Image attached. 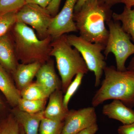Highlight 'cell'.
Wrapping results in <instances>:
<instances>
[{"instance_id": "6da1fadb", "label": "cell", "mask_w": 134, "mask_h": 134, "mask_svg": "<svg viewBox=\"0 0 134 134\" xmlns=\"http://www.w3.org/2000/svg\"><path fill=\"white\" fill-rule=\"evenodd\" d=\"M111 7L103 0H88L74 12V19L80 36L105 46L109 36L106 25L111 19Z\"/></svg>"}, {"instance_id": "7a4b0ae2", "label": "cell", "mask_w": 134, "mask_h": 134, "mask_svg": "<svg viewBox=\"0 0 134 134\" xmlns=\"http://www.w3.org/2000/svg\"><path fill=\"white\" fill-rule=\"evenodd\" d=\"M11 30L17 58L21 63L38 62L43 65L50 59L52 41L50 36L40 39L33 29L19 22Z\"/></svg>"}, {"instance_id": "3957f363", "label": "cell", "mask_w": 134, "mask_h": 134, "mask_svg": "<svg viewBox=\"0 0 134 134\" xmlns=\"http://www.w3.org/2000/svg\"><path fill=\"white\" fill-rule=\"evenodd\" d=\"M104 79L92 100L96 107L109 99L120 100L126 105H132L134 98V71L117 70L113 66L104 70Z\"/></svg>"}, {"instance_id": "277c9868", "label": "cell", "mask_w": 134, "mask_h": 134, "mask_svg": "<svg viewBox=\"0 0 134 134\" xmlns=\"http://www.w3.org/2000/svg\"><path fill=\"white\" fill-rule=\"evenodd\" d=\"M51 45L50 56L55 58L61 79L62 89L65 92L74 77L79 73L87 74L89 70L79 51L70 44L67 34L52 40Z\"/></svg>"}, {"instance_id": "5b68a950", "label": "cell", "mask_w": 134, "mask_h": 134, "mask_svg": "<svg viewBox=\"0 0 134 134\" xmlns=\"http://www.w3.org/2000/svg\"><path fill=\"white\" fill-rule=\"evenodd\" d=\"M109 31L107 43L104 51L106 58L110 53L115 56L116 69L126 70V63L130 55L134 54V44L121 27L119 21L111 19L107 23Z\"/></svg>"}, {"instance_id": "8992f818", "label": "cell", "mask_w": 134, "mask_h": 134, "mask_svg": "<svg viewBox=\"0 0 134 134\" xmlns=\"http://www.w3.org/2000/svg\"><path fill=\"white\" fill-rule=\"evenodd\" d=\"M67 39L70 44L79 51L89 70L94 73L95 86L98 87L100 85L104 70L107 66L102 53L105 46L99 43H91L81 36L73 34L67 35Z\"/></svg>"}, {"instance_id": "52a82bcc", "label": "cell", "mask_w": 134, "mask_h": 134, "mask_svg": "<svg viewBox=\"0 0 134 134\" xmlns=\"http://www.w3.org/2000/svg\"><path fill=\"white\" fill-rule=\"evenodd\" d=\"M53 17L46 8L36 4H26L16 13L17 22L31 26L41 40L48 36V27Z\"/></svg>"}, {"instance_id": "ba28073f", "label": "cell", "mask_w": 134, "mask_h": 134, "mask_svg": "<svg viewBox=\"0 0 134 134\" xmlns=\"http://www.w3.org/2000/svg\"><path fill=\"white\" fill-rule=\"evenodd\" d=\"M77 0H66L61 11L53 17L48 30L52 40L64 34L78 32L74 21L75 8Z\"/></svg>"}, {"instance_id": "9c48e42d", "label": "cell", "mask_w": 134, "mask_h": 134, "mask_svg": "<svg viewBox=\"0 0 134 134\" xmlns=\"http://www.w3.org/2000/svg\"><path fill=\"white\" fill-rule=\"evenodd\" d=\"M95 107H85L69 111L61 134H76L97 123Z\"/></svg>"}, {"instance_id": "30bf717a", "label": "cell", "mask_w": 134, "mask_h": 134, "mask_svg": "<svg viewBox=\"0 0 134 134\" xmlns=\"http://www.w3.org/2000/svg\"><path fill=\"white\" fill-rule=\"evenodd\" d=\"M36 83L41 88L47 98L53 92L62 88V82L56 74L54 63L48 60L41 65L36 74Z\"/></svg>"}, {"instance_id": "8fae6325", "label": "cell", "mask_w": 134, "mask_h": 134, "mask_svg": "<svg viewBox=\"0 0 134 134\" xmlns=\"http://www.w3.org/2000/svg\"><path fill=\"white\" fill-rule=\"evenodd\" d=\"M103 114L110 119L119 121L124 125L134 122V110L120 100L114 99L103 106Z\"/></svg>"}, {"instance_id": "7c38bea8", "label": "cell", "mask_w": 134, "mask_h": 134, "mask_svg": "<svg viewBox=\"0 0 134 134\" xmlns=\"http://www.w3.org/2000/svg\"><path fill=\"white\" fill-rule=\"evenodd\" d=\"M8 33L0 37V64L12 73L18 65L14 44Z\"/></svg>"}, {"instance_id": "4fadbf2b", "label": "cell", "mask_w": 134, "mask_h": 134, "mask_svg": "<svg viewBox=\"0 0 134 134\" xmlns=\"http://www.w3.org/2000/svg\"><path fill=\"white\" fill-rule=\"evenodd\" d=\"M13 114L25 134H38L41 120L44 117V110L34 114L21 111L18 107L12 110Z\"/></svg>"}, {"instance_id": "5bb4252c", "label": "cell", "mask_w": 134, "mask_h": 134, "mask_svg": "<svg viewBox=\"0 0 134 134\" xmlns=\"http://www.w3.org/2000/svg\"><path fill=\"white\" fill-rule=\"evenodd\" d=\"M62 91L58 90L49 96V102L44 110V117L58 121H64L69 110L63 105Z\"/></svg>"}, {"instance_id": "9a60e30c", "label": "cell", "mask_w": 134, "mask_h": 134, "mask_svg": "<svg viewBox=\"0 0 134 134\" xmlns=\"http://www.w3.org/2000/svg\"><path fill=\"white\" fill-rule=\"evenodd\" d=\"M41 64L38 62L28 64L18 63L12 73L18 89L21 91L32 83Z\"/></svg>"}, {"instance_id": "2e32d148", "label": "cell", "mask_w": 134, "mask_h": 134, "mask_svg": "<svg viewBox=\"0 0 134 134\" xmlns=\"http://www.w3.org/2000/svg\"><path fill=\"white\" fill-rule=\"evenodd\" d=\"M7 71L0 64V90L10 104L16 107L21 98L20 91L15 86Z\"/></svg>"}, {"instance_id": "e0dca14e", "label": "cell", "mask_w": 134, "mask_h": 134, "mask_svg": "<svg viewBox=\"0 0 134 134\" xmlns=\"http://www.w3.org/2000/svg\"><path fill=\"white\" fill-rule=\"evenodd\" d=\"M112 18L114 21L121 23L122 29L134 44V9L125 6L122 13H113Z\"/></svg>"}, {"instance_id": "ac0fdd59", "label": "cell", "mask_w": 134, "mask_h": 134, "mask_svg": "<svg viewBox=\"0 0 134 134\" xmlns=\"http://www.w3.org/2000/svg\"><path fill=\"white\" fill-rule=\"evenodd\" d=\"M63 125L64 121L44 117L40 125L39 134H61Z\"/></svg>"}, {"instance_id": "d6986e66", "label": "cell", "mask_w": 134, "mask_h": 134, "mask_svg": "<svg viewBox=\"0 0 134 134\" xmlns=\"http://www.w3.org/2000/svg\"><path fill=\"white\" fill-rule=\"evenodd\" d=\"M46 99L31 100L21 98L17 107L21 111L30 114H34L44 111Z\"/></svg>"}, {"instance_id": "ffe728a7", "label": "cell", "mask_w": 134, "mask_h": 134, "mask_svg": "<svg viewBox=\"0 0 134 134\" xmlns=\"http://www.w3.org/2000/svg\"><path fill=\"white\" fill-rule=\"evenodd\" d=\"M21 98L28 100L46 99L47 97L36 82L32 83L20 91Z\"/></svg>"}, {"instance_id": "44dd1931", "label": "cell", "mask_w": 134, "mask_h": 134, "mask_svg": "<svg viewBox=\"0 0 134 134\" xmlns=\"http://www.w3.org/2000/svg\"><path fill=\"white\" fill-rule=\"evenodd\" d=\"M17 12L0 14V37L7 34L17 22Z\"/></svg>"}, {"instance_id": "7402d4cb", "label": "cell", "mask_w": 134, "mask_h": 134, "mask_svg": "<svg viewBox=\"0 0 134 134\" xmlns=\"http://www.w3.org/2000/svg\"><path fill=\"white\" fill-rule=\"evenodd\" d=\"M84 75L82 73L77 74L65 92L66 93L63 97V103L65 108L67 110H69L68 104L70 100L81 85Z\"/></svg>"}, {"instance_id": "603a6c76", "label": "cell", "mask_w": 134, "mask_h": 134, "mask_svg": "<svg viewBox=\"0 0 134 134\" xmlns=\"http://www.w3.org/2000/svg\"><path fill=\"white\" fill-rule=\"evenodd\" d=\"M25 4V0H0V14L17 12Z\"/></svg>"}, {"instance_id": "cb8c5ba5", "label": "cell", "mask_w": 134, "mask_h": 134, "mask_svg": "<svg viewBox=\"0 0 134 134\" xmlns=\"http://www.w3.org/2000/svg\"><path fill=\"white\" fill-rule=\"evenodd\" d=\"M1 127V134H20V125L14 116H10Z\"/></svg>"}, {"instance_id": "d4e9b609", "label": "cell", "mask_w": 134, "mask_h": 134, "mask_svg": "<svg viewBox=\"0 0 134 134\" xmlns=\"http://www.w3.org/2000/svg\"><path fill=\"white\" fill-rule=\"evenodd\" d=\"M61 0H52L46 8L53 17L58 14Z\"/></svg>"}, {"instance_id": "484cf974", "label": "cell", "mask_w": 134, "mask_h": 134, "mask_svg": "<svg viewBox=\"0 0 134 134\" xmlns=\"http://www.w3.org/2000/svg\"><path fill=\"white\" fill-rule=\"evenodd\" d=\"M117 132L119 134H134V122L120 126Z\"/></svg>"}, {"instance_id": "4316f807", "label": "cell", "mask_w": 134, "mask_h": 134, "mask_svg": "<svg viewBox=\"0 0 134 134\" xmlns=\"http://www.w3.org/2000/svg\"><path fill=\"white\" fill-rule=\"evenodd\" d=\"M52 0H25L26 4L38 5L44 8H47Z\"/></svg>"}, {"instance_id": "83f0119b", "label": "cell", "mask_w": 134, "mask_h": 134, "mask_svg": "<svg viewBox=\"0 0 134 134\" xmlns=\"http://www.w3.org/2000/svg\"><path fill=\"white\" fill-rule=\"evenodd\" d=\"M98 130V125L96 123L76 134H95Z\"/></svg>"}, {"instance_id": "f1b7e54d", "label": "cell", "mask_w": 134, "mask_h": 134, "mask_svg": "<svg viewBox=\"0 0 134 134\" xmlns=\"http://www.w3.org/2000/svg\"><path fill=\"white\" fill-rule=\"evenodd\" d=\"M88 0H77L75 8V12L78 11L82 6Z\"/></svg>"}, {"instance_id": "f546056e", "label": "cell", "mask_w": 134, "mask_h": 134, "mask_svg": "<svg viewBox=\"0 0 134 134\" xmlns=\"http://www.w3.org/2000/svg\"><path fill=\"white\" fill-rule=\"evenodd\" d=\"M121 3L128 8H132L134 6V0H122Z\"/></svg>"}, {"instance_id": "4dcf8cb0", "label": "cell", "mask_w": 134, "mask_h": 134, "mask_svg": "<svg viewBox=\"0 0 134 134\" xmlns=\"http://www.w3.org/2000/svg\"><path fill=\"white\" fill-rule=\"evenodd\" d=\"M108 5H110L111 7L118 4V3H121L122 0H103Z\"/></svg>"}, {"instance_id": "1f68e13d", "label": "cell", "mask_w": 134, "mask_h": 134, "mask_svg": "<svg viewBox=\"0 0 134 134\" xmlns=\"http://www.w3.org/2000/svg\"><path fill=\"white\" fill-rule=\"evenodd\" d=\"M127 69L134 71V55L130 62L129 65L127 68Z\"/></svg>"}, {"instance_id": "d6a6232c", "label": "cell", "mask_w": 134, "mask_h": 134, "mask_svg": "<svg viewBox=\"0 0 134 134\" xmlns=\"http://www.w3.org/2000/svg\"><path fill=\"white\" fill-rule=\"evenodd\" d=\"M20 134H25L24 131L21 126H20Z\"/></svg>"}, {"instance_id": "836d02e7", "label": "cell", "mask_w": 134, "mask_h": 134, "mask_svg": "<svg viewBox=\"0 0 134 134\" xmlns=\"http://www.w3.org/2000/svg\"><path fill=\"white\" fill-rule=\"evenodd\" d=\"M2 103L1 100V99H0V108L2 107Z\"/></svg>"}, {"instance_id": "e575fe53", "label": "cell", "mask_w": 134, "mask_h": 134, "mask_svg": "<svg viewBox=\"0 0 134 134\" xmlns=\"http://www.w3.org/2000/svg\"><path fill=\"white\" fill-rule=\"evenodd\" d=\"M132 105L134 106V98L133 101H132Z\"/></svg>"}, {"instance_id": "d590c367", "label": "cell", "mask_w": 134, "mask_h": 134, "mask_svg": "<svg viewBox=\"0 0 134 134\" xmlns=\"http://www.w3.org/2000/svg\"><path fill=\"white\" fill-rule=\"evenodd\" d=\"M1 127H0V134H1Z\"/></svg>"}]
</instances>
